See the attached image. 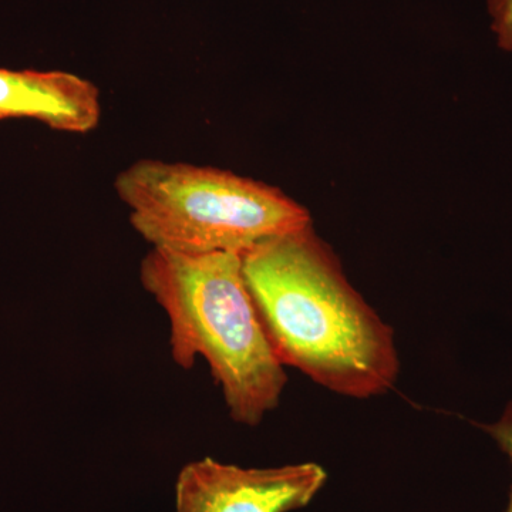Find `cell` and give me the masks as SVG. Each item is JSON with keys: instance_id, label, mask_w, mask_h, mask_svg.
<instances>
[{"instance_id": "obj_1", "label": "cell", "mask_w": 512, "mask_h": 512, "mask_svg": "<svg viewBox=\"0 0 512 512\" xmlns=\"http://www.w3.org/2000/svg\"><path fill=\"white\" fill-rule=\"evenodd\" d=\"M241 259L284 366L355 399L392 389L400 370L393 330L353 288L312 224L261 242Z\"/></svg>"}, {"instance_id": "obj_2", "label": "cell", "mask_w": 512, "mask_h": 512, "mask_svg": "<svg viewBox=\"0 0 512 512\" xmlns=\"http://www.w3.org/2000/svg\"><path fill=\"white\" fill-rule=\"evenodd\" d=\"M140 279L170 322L175 365L190 370L204 359L231 419L261 424L279 406L288 379L245 282L241 255L153 248Z\"/></svg>"}, {"instance_id": "obj_3", "label": "cell", "mask_w": 512, "mask_h": 512, "mask_svg": "<svg viewBox=\"0 0 512 512\" xmlns=\"http://www.w3.org/2000/svg\"><path fill=\"white\" fill-rule=\"evenodd\" d=\"M114 188L134 231L151 247L178 254L242 255L312 224L284 191L220 168L143 158L117 175Z\"/></svg>"}, {"instance_id": "obj_4", "label": "cell", "mask_w": 512, "mask_h": 512, "mask_svg": "<svg viewBox=\"0 0 512 512\" xmlns=\"http://www.w3.org/2000/svg\"><path fill=\"white\" fill-rule=\"evenodd\" d=\"M326 480L316 463L244 468L205 457L181 468L175 512H291L311 503Z\"/></svg>"}, {"instance_id": "obj_5", "label": "cell", "mask_w": 512, "mask_h": 512, "mask_svg": "<svg viewBox=\"0 0 512 512\" xmlns=\"http://www.w3.org/2000/svg\"><path fill=\"white\" fill-rule=\"evenodd\" d=\"M100 90L73 73L0 69V120L33 119L53 130L87 134L99 126Z\"/></svg>"}, {"instance_id": "obj_6", "label": "cell", "mask_w": 512, "mask_h": 512, "mask_svg": "<svg viewBox=\"0 0 512 512\" xmlns=\"http://www.w3.org/2000/svg\"><path fill=\"white\" fill-rule=\"evenodd\" d=\"M488 16L495 42L504 52H512V0H487Z\"/></svg>"}, {"instance_id": "obj_7", "label": "cell", "mask_w": 512, "mask_h": 512, "mask_svg": "<svg viewBox=\"0 0 512 512\" xmlns=\"http://www.w3.org/2000/svg\"><path fill=\"white\" fill-rule=\"evenodd\" d=\"M480 429L484 430L497 444L498 448L505 454L511 464L512 470V397L510 402L505 404L503 413L493 423L480 424ZM512 512V483L510 488V498H508L507 510Z\"/></svg>"}]
</instances>
